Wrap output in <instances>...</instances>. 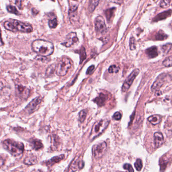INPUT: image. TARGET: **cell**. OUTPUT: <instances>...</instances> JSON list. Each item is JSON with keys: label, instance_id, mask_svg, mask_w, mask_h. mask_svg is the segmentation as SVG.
<instances>
[{"label": "cell", "instance_id": "35", "mask_svg": "<svg viewBox=\"0 0 172 172\" xmlns=\"http://www.w3.org/2000/svg\"><path fill=\"white\" fill-rule=\"evenodd\" d=\"M123 167H124V169H125V170L128 171L129 172H133L134 171V170L133 169L132 167V165H130L129 164H125L124 166H123Z\"/></svg>", "mask_w": 172, "mask_h": 172}, {"label": "cell", "instance_id": "9", "mask_svg": "<svg viewBox=\"0 0 172 172\" xmlns=\"http://www.w3.org/2000/svg\"><path fill=\"white\" fill-rule=\"evenodd\" d=\"M78 41L79 40L76 33L72 32L67 35L64 41L62 44L66 47L70 48L75 44L78 43Z\"/></svg>", "mask_w": 172, "mask_h": 172}, {"label": "cell", "instance_id": "20", "mask_svg": "<svg viewBox=\"0 0 172 172\" xmlns=\"http://www.w3.org/2000/svg\"><path fill=\"white\" fill-rule=\"evenodd\" d=\"M32 147L35 150H38L43 147V145L41 141L38 139H35L32 141L31 142Z\"/></svg>", "mask_w": 172, "mask_h": 172}, {"label": "cell", "instance_id": "26", "mask_svg": "<svg viewBox=\"0 0 172 172\" xmlns=\"http://www.w3.org/2000/svg\"><path fill=\"white\" fill-rule=\"evenodd\" d=\"M115 10V8L110 9L106 10L105 14H106V16L108 22H109L111 20V18L113 16Z\"/></svg>", "mask_w": 172, "mask_h": 172}, {"label": "cell", "instance_id": "12", "mask_svg": "<svg viewBox=\"0 0 172 172\" xmlns=\"http://www.w3.org/2000/svg\"><path fill=\"white\" fill-rule=\"evenodd\" d=\"M167 76L168 75L165 74V73H162L160 75H159L151 86V89L152 91H154L156 90H157V89H159V88H160L161 86H162V85L165 82Z\"/></svg>", "mask_w": 172, "mask_h": 172}, {"label": "cell", "instance_id": "31", "mask_svg": "<svg viewBox=\"0 0 172 172\" xmlns=\"http://www.w3.org/2000/svg\"><path fill=\"white\" fill-rule=\"evenodd\" d=\"M120 68L119 67L116 66L115 65H113L110 67L108 71L110 73H117L119 71Z\"/></svg>", "mask_w": 172, "mask_h": 172}, {"label": "cell", "instance_id": "37", "mask_svg": "<svg viewBox=\"0 0 172 172\" xmlns=\"http://www.w3.org/2000/svg\"><path fill=\"white\" fill-rule=\"evenodd\" d=\"M94 68H95V66L94 65L90 66L89 68H88L87 71H86V74L91 75L94 71Z\"/></svg>", "mask_w": 172, "mask_h": 172}, {"label": "cell", "instance_id": "19", "mask_svg": "<svg viewBox=\"0 0 172 172\" xmlns=\"http://www.w3.org/2000/svg\"><path fill=\"white\" fill-rule=\"evenodd\" d=\"M148 121L149 122L151 123L154 125H156L159 124L161 122L162 120V117L160 115H152L148 118Z\"/></svg>", "mask_w": 172, "mask_h": 172}, {"label": "cell", "instance_id": "24", "mask_svg": "<svg viewBox=\"0 0 172 172\" xmlns=\"http://www.w3.org/2000/svg\"><path fill=\"white\" fill-rule=\"evenodd\" d=\"M78 54L80 55V64H81L82 63V62L86 59V52H85V49L82 47V48L80 49L79 51H77Z\"/></svg>", "mask_w": 172, "mask_h": 172}, {"label": "cell", "instance_id": "18", "mask_svg": "<svg viewBox=\"0 0 172 172\" xmlns=\"http://www.w3.org/2000/svg\"><path fill=\"white\" fill-rule=\"evenodd\" d=\"M107 96L103 93H101L99 96L94 99V101L99 107L103 106L105 104L107 101Z\"/></svg>", "mask_w": 172, "mask_h": 172}, {"label": "cell", "instance_id": "8", "mask_svg": "<svg viewBox=\"0 0 172 172\" xmlns=\"http://www.w3.org/2000/svg\"><path fill=\"white\" fill-rule=\"evenodd\" d=\"M95 29L98 33L104 34L107 32V27L103 17L99 16L95 20Z\"/></svg>", "mask_w": 172, "mask_h": 172}, {"label": "cell", "instance_id": "11", "mask_svg": "<svg viewBox=\"0 0 172 172\" xmlns=\"http://www.w3.org/2000/svg\"><path fill=\"white\" fill-rule=\"evenodd\" d=\"M41 98L40 97H37L33 99L32 101H30L29 103V104L25 108V112L28 114H32L34 112V111H35L37 109V108L41 103Z\"/></svg>", "mask_w": 172, "mask_h": 172}, {"label": "cell", "instance_id": "36", "mask_svg": "<svg viewBox=\"0 0 172 172\" xmlns=\"http://www.w3.org/2000/svg\"><path fill=\"white\" fill-rule=\"evenodd\" d=\"M112 118L116 120H120L122 118V115H121L120 112H117L114 114L112 116Z\"/></svg>", "mask_w": 172, "mask_h": 172}, {"label": "cell", "instance_id": "15", "mask_svg": "<svg viewBox=\"0 0 172 172\" xmlns=\"http://www.w3.org/2000/svg\"><path fill=\"white\" fill-rule=\"evenodd\" d=\"M172 13V11L171 10H168L162 12L161 13L157 15L154 19L153 21L157 22L161 20H164L168 17L170 16Z\"/></svg>", "mask_w": 172, "mask_h": 172}, {"label": "cell", "instance_id": "14", "mask_svg": "<svg viewBox=\"0 0 172 172\" xmlns=\"http://www.w3.org/2000/svg\"><path fill=\"white\" fill-rule=\"evenodd\" d=\"M154 142L157 148L161 147L164 143V137L161 132H156L154 134Z\"/></svg>", "mask_w": 172, "mask_h": 172}, {"label": "cell", "instance_id": "6", "mask_svg": "<svg viewBox=\"0 0 172 172\" xmlns=\"http://www.w3.org/2000/svg\"><path fill=\"white\" fill-rule=\"evenodd\" d=\"M107 143L104 141H101L93 146L92 152L94 158L100 159L104 155L107 149Z\"/></svg>", "mask_w": 172, "mask_h": 172}, {"label": "cell", "instance_id": "27", "mask_svg": "<svg viewBox=\"0 0 172 172\" xmlns=\"http://www.w3.org/2000/svg\"><path fill=\"white\" fill-rule=\"evenodd\" d=\"M172 43H167L165 45H164L162 46V52L165 54H168L171 50H172Z\"/></svg>", "mask_w": 172, "mask_h": 172}, {"label": "cell", "instance_id": "29", "mask_svg": "<svg viewBox=\"0 0 172 172\" xmlns=\"http://www.w3.org/2000/svg\"><path fill=\"white\" fill-rule=\"evenodd\" d=\"M87 112L85 110H82L79 113V121L81 123H82L85 121L86 118Z\"/></svg>", "mask_w": 172, "mask_h": 172}, {"label": "cell", "instance_id": "4", "mask_svg": "<svg viewBox=\"0 0 172 172\" xmlns=\"http://www.w3.org/2000/svg\"><path fill=\"white\" fill-rule=\"evenodd\" d=\"M110 121L108 119H103L94 124L90 134V139L93 140L98 137L107 129L109 125Z\"/></svg>", "mask_w": 172, "mask_h": 172}, {"label": "cell", "instance_id": "34", "mask_svg": "<svg viewBox=\"0 0 172 172\" xmlns=\"http://www.w3.org/2000/svg\"><path fill=\"white\" fill-rule=\"evenodd\" d=\"M129 46L131 50H134L136 49L135 40L134 37H131L129 41Z\"/></svg>", "mask_w": 172, "mask_h": 172}, {"label": "cell", "instance_id": "23", "mask_svg": "<svg viewBox=\"0 0 172 172\" xmlns=\"http://www.w3.org/2000/svg\"><path fill=\"white\" fill-rule=\"evenodd\" d=\"M37 162V157L35 156H30L27 157L24 160V162L26 165H35Z\"/></svg>", "mask_w": 172, "mask_h": 172}, {"label": "cell", "instance_id": "2", "mask_svg": "<svg viewBox=\"0 0 172 172\" xmlns=\"http://www.w3.org/2000/svg\"><path fill=\"white\" fill-rule=\"evenodd\" d=\"M4 26L7 30L11 32H21L29 33L32 32V25L28 23H24L15 19H9L4 23Z\"/></svg>", "mask_w": 172, "mask_h": 172}, {"label": "cell", "instance_id": "13", "mask_svg": "<svg viewBox=\"0 0 172 172\" xmlns=\"http://www.w3.org/2000/svg\"><path fill=\"white\" fill-rule=\"evenodd\" d=\"M84 166H85L84 162L82 160L78 157L76 160H74L71 163L70 168L72 171H76L82 169Z\"/></svg>", "mask_w": 172, "mask_h": 172}, {"label": "cell", "instance_id": "10", "mask_svg": "<svg viewBox=\"0 0 172 172\" xmlns=\"http://www.w3.org/2000/svg\"><path fill=\"white\" fill-rule=\"evenodd\" d=\"M16 93L19 97L25 99L29 97L30 94V91L28 88L22 86L21 85H17L16 86Z\"/></svg>", "mask_w": 172, "mask_h": 172}, {"label": "cell", "instance_id": "7", "mask_svg": "<svg viewBox=\"0 0 172 172\" xmlns=\"http://www.w3.org/2000/svg\"><path fill=\"white\" fill-rule=\"evenodd\" d=\"M139 69H136L133 71L129 75L126 80L124 82V84L122 87V91L123 92H126L129 90V88L130 87L131 85L132 84L133 82L134 81V79L137 77L138 74L139 73Z\"/></svg>", "mask_w": 172, "mask_h": 172}, {"label": "cell", "instance_id": "25", "mask_svg": "<svg viewBox=\"0 0 172 172\" xmlns=\"http://www.w3.org/2000/svg\"><path fill=\"white\" fill-rule=\"evenodd\" d=\"M172 0H162L160 3V7L162 8H167L172 5Z\"/></svg>", "mask_w": 172, "mask_h": 172}, {"label": "cell", "instance_id": "5", "mask_svg": "<svg viewBox=\"0 0 172 172\" xmlns=\"http://www.w3.org/2000/svg\"><path fill=\"white\" fill-rule=\"evenodd\" d=\"M72 66L71 60L67 57L62 58L56 67V74L58 76H64L68 73Z\"/></svg>", "mask_w": 172, "mask_h": 172}, {"label": "cell", "instance_id": "32", "mask_svg": "<svg viewBox=\"0 0 172 172\" xmlns=\"http://www.w3.org/2000/svg\"><path fill=\"white\" fill-rule=\"evenodd\" d=\"M134 165H135V167L136 170L138 171H140L141 170L143 165H142V161L140 159H137L136 162H135Z\"/></svg>", "mask_w": 172, "mask_h": 172}, {"label": "cell", "instance_id": "21", "mask_svg": "<svg viewBox=\"0 0 172 172\" xmlns=\"http://www.w3.org/2000/svg\"><path fill=\"white\" fill-rule=\"evenodd\" d=\"M168 38V35L164 33L162 30L159 31L155 35V40H163Z\"/></svg>", "mask_w": 172, "mask_h": 172}, {"label": "cell", "instance_id": "33", "mask_svg": "<svg viewBox=\"0 0 172 172\" xmlns=\"http://www.w3.org/2000/svg\"><path fill=\"white\" fill-rule=\"evenodd\" d=\"M49 25L50 28H55L58 25V21L56 18L53 19L49 21Z\"/></svg>", "mask_w": 172, "mask_h": 172}, {"label": "cell", "instance_id": "22", "mask_svg": "<svg viewBox=\"0 0 172 172\" xmlns=\"http://www.w3.org/2000/svg\"><path fill=\"white\" fill-rule=\"evenodd\" d=\"M100 0H90L89 5V10L90 12H93L99 4Z\"/></svg>", "mask_w": 172, "mask_h": 172}, {"label": "cell", "instance_id": "38", "mask_svg": "<svg viewBox=\"0 0 172 172\" xmlns=\"http://www.w3.org/2000/svg\"><path fill=\"white\" fill-rule=\"evenodd\" d=\"M74 1H77V0H74Z\"/></svg>", "mask_w": 172, "mask_h": 172}, {"label": "cell", "instance_id": "28", "mask_svg": "<svg viewBox=\"0 0 172 172\" xmlns=\"http://www.w3.org/2000/svg\"><path fill=\"white\" fill-rule=\"evenodd\" d=\"M162 64L167 67L172 66V56L166 58L162 62Z\"/></svg>", "mask_w": 172, "mask_h": 172}, {"label": "cell", "instance_id": "30", "mask_svg": "<svg viewBox=\"0 0 172 172\" xmlns=\"http://www.w3.org/2000/svg\"><path fill=\"white\" fill-rule=\"evenodd\" d=\"M7 10L9 12H10L11 13L15 14L16 15H18L19 14L18 10H17V9L13 6H10V5L7 6Z\"/></svg>", "mask_w": 172, "mask_h": 172}, {"label": "cell", "instance_id": "1", "mask_svg": "<svg viewBox=\"0 0 172 172\" xmlns=\"http://www.w3.org/2000/svg\"><path fill=\"white\" fill-rule=\"evenodd\" d=\"M32 46L33 51L41 56H50L54 51L53 43L45 40H35L32 43Z\"/></svg>", "mask_w": 172, "mask_h": 172}, {"label": "cell", "instance_id": "16", "mask_svg": "<svg viewBox=\"0 0 172 172\" xmlns=\"http://www.w3.org/2000/svg\"><path fill=\"white\" fill-rule=\"evenodd\" d=\"M146 53L149 58H156L158 56L157 47L156 46H151L146 50Z\"/></svg>", "mask_w": 172, "mask_h": 172}, {"label": "cell", "instance_id": "17", "mask_svg": "<svg viewBox=\"0 0 172 172\" xmlns=\"http://www.w3.org/2000/svg\"><path fill=\"white\" fill-rule=\"evenodd\" d=\"M64 155L62 154L60 156H56L50 159L48 161L45 162V165H52L54 164L58 163L61 161L64 158Z\"/></svg>", "mask_w": 172, "mask_h": 172}, {"label": "cell", "instance_id": "3", "mask_svg": "<svg viewBox=\"0 0 172 172\" xmlns=\"http://www.w3.org/2000/svg\"><path fill=\"white\" fill-rule=\"evenodd\" d=\"M3 146L6 150L14 157H18L23 154L24 146L23 143L13 139H8L4 141Z\"/></svg>", "mask_w": 172, "mask_h": 172}]
</instances>
